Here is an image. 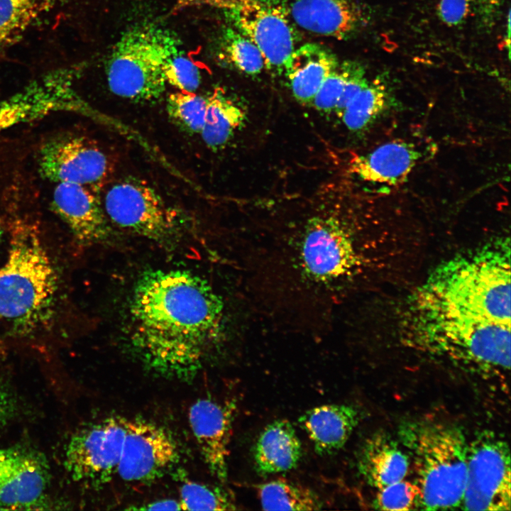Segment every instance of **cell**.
Instances as JSON below:
<instances>
[{
	"mask_svg": "<svg viewBox=\"0 0 511 511\" xmlns=\"http://www.w3.org/2000/svg\"><path fill=\"white\" fill-rule=\"evenodd\" d=\"M421 158V151L413 143L392 141L353 158L349 170L364 182L396 186L407 179Z\"/></svg>",
	"mask_w": 511,
	"mask_h": 511,
	"instance_id": "cell-17",
	"label": "cell"
},
{
	"mask_svg": "<svg viewBox=\"0 0 511 511\" xmlns=\"http://www.w3.org/2000/svg\"><path fill=\"white\" fill-rule=\"evenodd\" d=\"M180 45L164 29L139 26L122 34L105 66L109 89L115 95L136 102H151L164 94L165 62Z\"/></svg>",
	"mask_w": 511,
	"mask_h": 511,
	"instance_id": "cell-6",
	"label": "cell"
},
{
	"mask_svg": "<svg viewBox=\"0 0 511 511\" xmlns=\"http://www.w3.org/2000/svg\"><path fill=\"white\" fill-rule=\"evenodd\" d=\"M378 490L373 504L375 509L403 511L417 507L419 491L415 483L403 479Z\"/></svg>",
	"mask_w": 511,
	"mask_h": 511,
	"instance_id": "cell-32",
	"label": "cell"
},
{
	"mask_svg": "<svg viewBox=\"0 0 511 511\" xmlns=\"http://www.w3.org/2000/svg\"><path fill=\"white\" fill-rule=\"evenodd\" d=\"M408 329L413 346L483 378L510 367V325L412 308Z\"/></svg>",
	"mask_w": 511,
	"mask_h": 511,
	"instance_id": "cell-4",
	"label": "cell"
},
{
	"mask_svg": "<svg viewBox=\"0 0 511 511\" xmlns=\"http://www.w3.org/2000/svg\"><path fill=\"white\" fill-rule=\"evenodd\" d=\"M398 436L416 475L418 509L461 507L468 442L461 428L443 422L410 421L400 426Z\"/></svg>",
	"mask_w": 511,
	"mask_h": 511,
	"instance_id": "cell-5",
	"label": "cell"
},
{
	"mask_svg": "<svg viewBox=\"0 0 511 511\" xmlns=\"http://www.w3.org/2000/svg\"><path fill=\"white\" fill-rule=\"evenodd\" d=\"M103 207L116 226L160 244H172L181 235V216L141 180L126 178L113 184Z\"/></svg>",
	"mask_w": 511,
	"mask_h": 511,
	"instance_id": "cell-8",
	"label": "cell"
},
{
	"mask_svg": "<svg viewBox=\"0 0 511 511\" xmlns=\"http://www.w3.org/2000/svg\"><path fill=\"white\" fill-rule=\"evenodd\" d=\"M167 84L177 91L195 92L201 82L199 67L178 45L167 57L164 66Z\"/></svg>",
	"mask_w": 511,
	"mask_h": 511,
	"instance_id": "cell-31",
	"label": "cell"
},
{
	"mask_svg": "<svg viewBox=\"0 0 511 511\" xmlns=\"http://www.w3.org/2000/svg\"><path fill=\"white\" fill-rule=\"evenodd\" d=\"M339 63L335 54L322 45L308 43L296 48L283 72L295 99L311 106L322 84Z\"/></svg>",
	"mask_w": 511,
	"mask_h": 511,
	"instance_id": "cell-19",
	"label": "cell"
},
{
	"mask_svg": "<svg viewBox=\"0 0 511 511\" xmlns=\"http://www.w3.org/2000/svg\"><path fill=\"white\" fill-rule=\"evenodd\" d=\"M257 472L262 476L285 473L295 468L302 456L300 439L290 422L277 419L259 434L253 447Z\"/></svg>",
	"mask_w": 511,
	"mask_h": 511,
	"instance_id": "cell-21",
	"label": "cell"
},
{
	"mask_svg": "<svg viewBox=\"0 0 511 511\" xmlns=\"http://www.w3.org/2000/svg\"><path fill=\"white\" fill-rule=\"evenodd\" d=\"M359 422L358 410L348 405H324L306 411L298 419L314 451L321 456L339 451Z\"/></svg>",
	"mask_w": 511,
	"mask_h": 511,
	"instance_id": "cell-18",
	"label": "cell"
},
{
	"mask_svg": "<svg viewBox=\"0 0 511 511\" xmlns=\"http://www.w3.org/2000/svg\"><path fill=\"white\" fill-rule=\"evenodd\" d=\"M179 460L177 445L164 428L146 420L126 419V433L117 468L123 480L153 481L163 476Z\"/></svg>",
	"mask_w": 511,
	"mask_h": 511,
	"instance_id": "cell-13",
	"label": "cell"
},
{
	"mask_svg": "<svg viewBox=\"0 0 511 511\" xmlns=\"http://www.w3.org/2000/svg\"><path fill=\"white\" fill-rule=\"evenodd\" d=\"M6 261L0 267V319L17 335L45 326L55 307L57 277L38 226L17 219L9 226Z\"/></svg>",
	"mask_w": 511,
	"mask_h": 511,
	"instance_id": "cell-3",
	"label": "cell"
},
{
	"mask_svg": "<svg viewBox=\"0 0 511 511\" xmlns=\"http://www.w3.org/2000/svg\"><path fill=\"white\" fill-rule=\"evenodd\" d=\"M224 312L221 297L199 275L181 269L147 270L129 302L131 344L158 374L192 378L222 341Z\"/></svg>",
	"mask_w": 511,
	"mask_h": 511,
	"instance_id": "cell-1",
	"label": "cell"
},
{
	"mask_svg": "<svg viewBox=\"0 0 511 511\" xmlns=\"http://www.w3.org/2000/svg\"><path fill=\"white\" fill-rule=\"evenodd\" d=\"M126 419L108 417L84 427L69 439L64 466L76 483L98 487L108 483L119 463Z\"/></svg>",
	"mask_w": 511,
	"mask_h": 511,
	"instance_id": "cell-10",
	"label": "cell"
},
{
	"mask_svg": "<svg viewBox=\"0 0 511 511\" xmlns=\"http://www.w3.org/2000/svg\"><path fill=\"white\" fill-rule=\"evenodd\" d=\"M410 458L397 442L385 433H376L365 442L358 458V470L366 483L378 490L403 480Z\"/></svg>",
	"mask_w": 511,
	"mask_h": 511,
	"instance_id": "cell-22",
	"label": "cell"
},
{
	"mask_svg": "<svg viewBox=\"0 0 511 511\" xmlns=\"http://www.w3.org/2000/svg\"><path fill=\"white\" fill-rule=\"evenodd\" d=\"M258 492L265 510H317L323 507L312 489L282 478L259 485Z\"/></svg>",
	"mask_w": 511,
	"mask_h": 511,
	"instance_id": "cell-25",
	"label": "cell"
},
{
	"mask_svg": "<svg viewBox=\"0 0 511 511\" xmlns=\"http://www.w3.org/2000/svg\"><path fill=\"white\" fill-rule=\"evenodd\" d=\"M234 404H221L209 398L194 402L188 419L201 456L211 473L221 481L228 475L229 444Z\"/></svg>",
	"mask_w": 511,
	"mask_h": 511,
	"instance_id": "cell-15",
	"label": "cell"
},
{
	"mask_svg": "<svg viewBox=\"0 0 511 511\" xmlns=\"http://www.w3.org/2000/svg\"><path fill=\"white\" fill-rule=\"evenodd\" d=\"M181 6L219 9L232 26L247 35L262 53L265 68L281 74L296 48L289 8L281 0H183Z\"/></svg>",
	"mask_w": 511,
	"mask_h": 511,
	"instance_id": "cell-7",
	"label": "cell"
},
{
	"mask_svg": "<svg viewBox=\"0 0 511 511\" xmlns=\"http://www.w3.org/2000/svg\"><path fill=\"white\" fill-rule=\"evenodd\" d=\"M414 295L413 308L510 325L509 238L444 261Z\"/></svg>",
	"mask_w": 511,
	"mask_h": 511,
	"instance_id": "cell-2",
	"label": "cell"
},
{
	"mask_svg": "<svg viewBox=\"0 0 511 511\" xmlns=\"http://www.w3.org/2000/svg\"><path fill=\"white\" fill-rule=\"evenodd\" d=\"M182 510H237L233 497L226 490L186 480L180 488Z\"/></svg>",
	"mask_w": 511,
	"mask_h": 511,
	"instance_id": "cell-29",
	"label": "cell"
},
{
	"mask_svg": "<svg viewBox=\"0 0 511 511\" xmlns=\"http://www.w3.org/2000/svg\"><path fill=\"white\" fill-rule=\"evenodd\" d=\"M45 456L23 446L0 450V508L28 509L40 505L50 483Z\"/></svg>",
	"mask_w": 511,
	"mask_h": 511,
	"instance_id": "cell-14",
	"label": "cell"
},
{
	"mask_svg": "<svg viewBox=\"0 0 511 511\" xmlns=\"http://www.w3.org/2000/svg\"><path fill=\"white\" fill-rule=\"evenodd\" d=\"M207 104V97L177 91L167 97L166 110L170 119L180 129L189 134H198L204 123Z\"/></svg>",
	"mask_w": 511,
	"mask_h": 511,
	"instance_id": "cell-28",
	"label": "cell"
},
{
	"mask_svg": "<svg viewBox=\"0 0 511 511\" xmlns=\"http://www.w3.org/2000/svg\"><path fill=\"white\" fill-rule=\"evenodd\" d=\"M16 121V114L11 106L0 99V132L13 127Z\"/></svg>",
	"mask_w": 511,
	"mask_h": 511,
	"instance_id": "cell-36",
	"label": "cell"
},
{
	"mask_svg": "<svg viewBox=\"0 0 511 511\" xmlns=\"http://www.w3.org/2000/svg\"><path fill=\"white\" fill-rule=\"evenodd\" d=\"M15 411V402L11 393L0 384V428L11 419Z\"/></svg>",
	"mask_w": 511,
	"mask_h": 511,
	"instance_id": "cell-35",
	"label": "cell"
},
{
	"mask_svg": "<svg viewBox=\"0 0 511 511\" xmlns=\"http://www.w3.org/2000/svg\"><path fill=\"white\" fill-rule=\"evenodd\" d=\"M506 34H507V38L505 39V45L507 46L508 56L510 57V12L508 13V16H507V28Z\"/></svg>",
	"mask_w": 511,
	"mask_h": 511,
	"instance_id": "cell-38",
	"label": "cell"
},
{
	"mask_svg": "<svg viewBox=\"0 0 511 511\" xmlns=\"http://www.w3.org/2000/svg\"><path fill=\"white\" fill-rule=\"evenodd\" d=\"M292 19L303 29L341 40L358 27L359 13L351 0H293Z\"/></svg>",
	"mask_w": 511,
	"mask_h": 511,
	"instance_id": "cell-20",
	"label": "cell"
},
{
	"mask_svg": "<svg viewBox=\"0 0 511 511\" xmlns=\"http://www.w3.org/2000/svg\"><path fill=\"white\" fill-rule=\"evenodd\" d=\"M40 175L56 184H79L97 192L111 170L106 154L86 137L67 134L44 143L39 151Z\"/></svg>",
	"mask_w": 511,
	"mask_h": 511,
	"instance_id": "cell-11",
	"label": "cell"
},
{
	"mask_svg": "<svg viewBox=\"0 0 511 511\" xmlns=\"http://www.w3.org/2000/svg\"><path fill=\"white\" fill-rule=\"evenodd\" d=\"M55 0H0V54L18 42Z\"/></svg>",
	"mask_w": 511,
	"mask_h": 511,
	"instance_id": "cell-24",
	"label": "cell"
},
{
	"mask_svg": "<svg viewBox=\"0 0 511 511\" xmlns=\"http://www.w3.org/2000/svg\"><path fill=\"white\" fill-rule=\"evenodd\" d=\"M359 65L360 63L352 60L339 62L336 68L327 77L317 92L311 106L326 114L334 112L349 78Z\"/></svg>",
	"mask_w": 511,
	"mask_h": 511,
	"instance_id": "cell-30",
	"label": "cell"
},
{
	"mask_svg": "<svg viewBox=\"0 0 511 511\" xmlns=\"http://www.w3.org/2000/svg\"><path fill=\"white\" fill-rule=\"evenodd\" d=\"M52 208L81 244L101 243L111 236L109 219L97 192L87 187L57 183Z\"/></svg>",
	"mask_w": 511,
	"mask_h": 511,
	"instance_id": "cell-16",
	"label": "cell"
},
{
	"mask_svg": "<svg viewBox=\"0 0 511 511\" xmlns=\"http://www.w3.org/2000/svg\"><path fill=\"white\" fill-rule=\"evenodd\" d=\"M207 98L206 116L199 134L206 145L216 151L226 145L247 116L244 109L221 88H216Z\"/></svg>",
	"mask_w": 511,
	"mask_h": 511,
	"instance_id": "cell-23",
	"label": "cell"
},
{
	"mask_svg": "<svg viewBox=\"0 0 511 511\" xmlns=\"http://www.w3.org/2000/svg\"><path fill=\"white\" fill-rule=\"evenodd\" d=\"M134 510H181L180 502L174 499H162L143 505Z\"/></svg>",
	"mask_w": 511,
	"mask_h": 511,
	"instance_id": "cell-37",
	"label": "cell"
},
{
	"mask_svg": "<svg viewBox=\"0 0 511 511\" xmlns=\"http://www.w3.org/2000/svg\"><path fill=\"white\" fill-rule=\"evenodd\" d=\"M390 97L380 82H369L351 100L341 116L346 127L352 132L368 128L389 106Z\"/></svg>",
	"mask_w": 511,
	"mask_h": 511,
	"instance_id": "cell-26",
	"label": "cell"
},
{
	"mask_svg": "<svg viewBox=\"0 0 511 511\" xmlns=\"http://www.w3.org/2000/svg\"><path fill=\"white\" fill-rule=\"evenodd\" d=\"M474 1L440 0L438 4V16L448 26H459L468 18Z\"/></svg>",
	"mask_w": 511,
	"mask_h": 511,
	"instance_id": "cell-33",
	"label": "cell"
},
{
	"mask_svg": "<svg viewBox=\"0 0 511 511\" xmlns=\"http://www.w3.org/2000/svg\"><path fill=\"white\" fill-rule=\"evenodd\" d=\"M300 250L304 273L317 282L344 278L359 264L351 236L334 217L310 219L304 227Z\"/></svg>",
	"mask_w": 511,
	"mask_h": 511,
	"instance_id": "cell-12",
	"label": "cell"
},
{
	"mask_svg": "<svg viewBox=\"0 0 511 511\" xmlns=\"http://www.w3.org/2000/svg\"><path fill=\"white\" fill-rule=\"evenodd\" d=\"M505 0H476L477 11L483 26L493 24L498 13Z\"/></svg>",
	"mask_w": 511,
	"mask_h": 511,
	"instance_id": "cell-34",
	"label": "cell"
},
{
	"mask_svg": "<svg viewBox=\"0 0 511 511\" xmlns=\"http://www.w3.org/2000/svg\"><path fill=\"white\" fill-rule=\"evenodd\" d=\"M507 443L493 432L477 433L468 443L467 472L461 508L509 511L510 455Z\"/></svg>",
	"mask_w": 511,
	"mask_h": 511,
	"instance_id": "cell-9",
	"label": "cell"
},
{
	"mask_svg": "<svg viewBox=\"0 0 511 511\" xmlns=\"http://www.w3.org/2000/svg\"><path fill=\"white\" fill-rule=\"evenodd\" d=\"M221 40L224 56L239 71L257 75L265 68L264 57L257 45L233 26L224 30Z\"/></svg>",
	"mask_w": 511,
	"mask_h": 511,
	"instance_id": "cell-27",
	"label": "cell"
}]
</instances>
